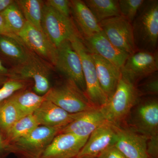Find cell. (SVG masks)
<instances>
[{
    "instance_id": "obj_32",
    "label": "cell",
    "mask_w": 158,
    "mask_h": 158,
    "mask_svg": "<svg viewBox=\"0 0 158 158\" xmlns=\"http://www.w3.org/2000/svg\"><path fill=\"white\" fill-rule=\"evenodd\" d=\"M147 152L148 157L158 158V135L148 138L147 142Z\"/></svg>"
},
{
    "instance_id": "obj_4",
    "label": "cell",
    "mask_w": 158,
    "mask_h": 158,
    "mask_svg": "<svg viewBox=\"0 0 158 158\" xmlns=\"http://www.w3.org/2000/svg\"><path fill=\"white\" fill-rule=\"evenodd\" d=\"M69 40L81 62L86 85L85 94L91 104L95 108L100 109L108 98L99 83L92 56L85 47L80 35H74Z\"/></svg>"
},
{
    "instance_id": "obj_26",
    "label": "cell",
    "mask_w": 158,
    "mask_h": 158,
    "mask_svg": "<svg viewBox=\"0 0 158 158\" xmlns=\"http://www.w3.org/2000/svg\"><path fill=\"white\" fill-rule=\"evenodd\" d=\"M11 97L0 104V131L4 136L23 117Z\"/></svg>"
},
{
    "instance_id": "obj_12",
    "label": "cell",
    "mask_w": 158,
    "mask_h": 158,
    "mask_svg": "<svg viewBox=\"0 0 158 158\" xmlns=\"http://www.w3.org/2000/svg\"><path fill=\"white\" fill-rule=\"evenodd\" d=\"M113 125L116 135L115 146L126 157L148 158L147 152L148 137L130 128Z\"/></svg>"
},
{
    "instance_id": "obj_6",
    "label": "cell",
    "mask_w": 158,
    "mask_h": 158,
    "mask_svg": "<svg viewBox=\"0 0 158 158\" xmlns=\"http://www.w3.org/2000/svg\"><path fill=\"white\" fill-rule=\"evenodd\" d=\"M130 114V129L148 138L158 135L157 99H140Z\"/></svg>"
},
{
    "instance_id": "obj_11",
    "label": "cell",
    "mask_w": 158,
    "mask_h": 158,
    "mask_svg": "<svg viewBox=\"0 0 158 158\" xmlns=\"http://www.w3.org/2000/svg\"><path fill=\"white\" fill-rule=\"evenodd\" d=\"M23 44L42 59L56 65L58 50L43 31L38 30L27 21L18 35Z\"/></svg>"
},
{
    "instance_id": "obj_29",
    "label": "cell",
    "mask_w": 158,
    "mask_h": 158,
    "mask_svg": "<svg viewBox=\"0 0 158 158\" xmlns=\"http://www.w3.org/2000/svg\"><path fill=\"white\" fill-rule=\"evenodd\" d=\"M143 83L136 86L140 96L155 95L158 94L157 72L145 78Z\"/></svg>"
},
{
    "instance_id": "obj_27",
    "label": "cell",
    "mask_w": 158,
    "mask_h": 158,
    "mask_svg": "<svg viewBox=\"0 0 158 158\" xmlns=\"http://www.w3.org/2000/svg\"><path fill=\"white\" fill-rule=\"evenodd\" d=\"M1 14L5 19L9 30L18 36L25 26L27 21L15 1Z\"/></svg>"
},
{
    "instance_id": "obj_35",
    "label": "cell",
    "mask_w": 158,
    "mask_h": 158,
    "mask_svg": "<svg viewBox=\"0 0 158 158\" xmlns=\"http://www.w3.org/2000/svg\"><path fill=\"white\" fill-rule=\"evenodd\" d=\"M10 151H11V148L3 134L0 131V158L6 157Z\"/></svg>"
},
{
    "instance_id": "obj_8",
    "label": "cell",
    "mask_w": 158,
    "mask_h": 158,
    "mask_svg": "<svg viewBox=\"0 0 158 158\" xmlns=\"http://www.w3.org/2000/svg\"><path fill=\"white\" fill-rule=\"evenodd\" d=\"M103 32L113 45L129 55L137 51L134 41L131 23L121 15L99 23Z\"/></svg>"
},
{
    "instance_id": "obj_1",
    "label": "cell",
    "mask_w": 158,
    "mask_h": 158,
    "mask_svg": "<svg viewBox=\"0 0 158 158\" xmlns=\"http://www.w3.org/2000/svg\"><path fill=\"white\" fill-rule=\"evenodd\" d=\"M131 24L137 51H158V0H145Z\"/></svg>"
},
{
    "instance_id": "obj_38",
    "label": "cell",
    "mask_w": 158,
    "mask_h": 158,
    "mask_svg": "<svg viewBox=\"0 0 158 158\" xmlns=\"http://www.w3.org/2000/svg\"></svg>"
},
{
    "instance_id": "obj_37",
    "label": "cell",
    "mask_w": 158,
    "mask_h": 158,
    "mask_svg": "<svg viewBox=\"0 0 158 158\" xmlns=\"http://www.w3.org/2000/svg\"><path fill=\"white\" fill-rule=\"evenodd\" d=\"M14 2L13 0H0V13L5 11Z\"/></svg>"
},
{
    "instance_id": "obj_17",
    "label": "cell",
    "mask_w": 158,
    "mask_h": 158,
    "mask_svg": "<svg viewBox=\"0 0 158 158\" xmlns=\"http://www.w3.org/2000/svg\"><path fill=\"white\" fill-rule=\"evenodd\" d=\"M81 113H68L45 99L33 115L39 125L62 129L73 121Z\"/></svg>"
},
{
    "instance_id": "obj_19",
    "label": "cell",
    "mask_w": 158,
    "mask_h": 158,
    "mask_svg": "<svg viewBox=\"0 0 158 158\" xmlns=\"http://www.w3.org/2000/svg\"><path fill=\"white\" fill-rule=\"evenodd\" d=\"M106 121L99 109L95 108L82 112L73 121L62 128L59 133H70L88 138L97 128Z\"/></svg>"
},
{
    "instance_id": "obj_28",
    "label": "cell",
    "mask_w": 158,
    "mask_h": 158,
    "mask_svg": "<svg viewBox=\"0 0 158 158\" xmlns=\"http://www.w3.org/2000/svg\"><path fill=\"white\" fill-rule=\"evenodd\" d=\"M145 0H118L120 15L133 22Z\"/></svg>"
},
{
    "instance_id": "obj_5",
    "label": "cell",
    "mask_w": 158,
    "mask_h": 158,
    "mask_svg": "<svg viewBox=\"0 0 158 158\" xmlns=\"http://www.w3.org/2000/svg\"><path fill=\"white\" fill-rule=\"evenodd\" d=\"M41 27L57 48L74 35H80L72 18L60 14L45 3L43 7Z\"/></svg>"
},
{
    "instance_id": "obj_16",
    "label": "cell",
    "mask_w": 158,
    "mask_h": 158,
    "mask_svg": "<svg viewBox=\"0 0 158 158\" xmlns=\"http://www.w3.org/2000/svg\"><path fill=\"white\" fill-rule=\"evenodd\" d=\"M14 71L22 78L33 79L35 93L40 95H45L50 89L48 67L32 52L28 60L17 65Z\"/></svg>"
},
{
    "instance_id": "obj_36",
    "label": "cell",
    "mask_w": 158,
    "mask_h": 158,
    "mask_svg": "<svg viewBox=\"0 0 158 158\" xmlns=\"http://www.w3.org/2000/svg\"><path fill=\"white\" fill-rule=\"evenodd\" d=\"M9 75H11V72L4 66L0 60V86H2L7 81L6 79Z\"/></svg>"
},
{
    "instance_id": "obj_22",
    "label": "cell",
    "mask_w": 158,
    "mask_h": 158,
    "mask_svg": "<svg viewBox=\"0 0 158 158\" xmlns=\"http://www.w3.org/2000/svg\"><path fill=\"white\" fill-rule=\"evenodd\" d=\"M84 2L98 23L120 15L118 0H85Z\"/></svg>"
},
{
    "instance_id": "obj_15",
    "label": "cell",
    "mask_w": 158,
    "mask_h": 158,
    "mask_svg": "<svg viewBox=\"0 0 158 158\" xmlns=\"http://www.w3.org/2000/svg\"><path fill=\"white\" fill-rule=\"evenodd\" d=\"M81 39L90 54L102 57L119 69L129 56L113 45L102 31L88 38Z\"/></svg>"
},
{
    "instance_id": "obj_31",
    "label": "cell",
    "mask_w": 158,
    "mask_h": 158,
    "mask_svg": "<svg viewBox=\"0 0 158 158\" xmlns=\"http://www.w3.org/2000/svg\"><path fill=\"white\" fill-rule=\"evenodd\" d=\"M45 4L68 18H71L70 1L68 0H48Z\"/></svg>"
},
{
    "instance_id": "obj_2",
    "label": "cell",
    "mask_w": 158,
    "mask_h": 158,
    "mask_svg": "<svg viewBox=\"0 0 158 158\" xmlns=\"http://www.w3.org/2000/svg\"><path fill=\"white\" fill-rule=\"evenodd\" d=\"M141 98L136 85L121 76L113 96L99 110L107 121L120 126Z\"/></svg>"
},
{
    "instance_id": "obj_30",
    "label": "cell",
    "mask_w": 158,
    "mask_h": 158,
    "mask_svg": "<svg viewBox=\"0 0 158 158\" xmlns=\"http://www.w3.org/2000/svg\"><path fill=\"white\" fill-rule=\"evenodd\" d=\"M24 87L23 82L15 80H9L0 88V104L12 96L14 93Z\"/></svg>"
},
{
    "instance_id": "obj_21",
    "label": "cell",
    "mask_w": 158,
    "mask_h": 158,
    "mask_svg": "<svg viewBox=\"0 0 158 158\" xmlns=\"http://www.w3.org/2000/svg\"><path fill=\"white\" fill-rule=\"evenodd\" d=\"M0 53L18 65L28 60L31 52L26 49L22 41L12 37L0 35Z\"/></svg>"
},
{
    "instance_id": "obj_9",
    "label": "cell",
    "mask_w": 158,
    "mask_h": 158,
    "mask_svg": "<svg viewBox=\"0 0 158 158\" xmlns=\"http://www.w3.org/2000/svg\"><path fill=\"white\" fill-rule=\"evenodd\" d=\"M62 128L39 125L15 141L16 150L24 158H39Z\"/></svg>"
},
{
    "instance_id": "obj_10",
    "label": "cell",
    "mask_w": 158,
    "mask_h": 158,
    "mask_svg": "<svg viewBox=\"0 0 158 158\" xmlns=\"http://www.w3.org/2000/svg\"><path fill=\"white\" fill-rule=\"evenodd\" d=\"M57 50L56 62L55 66L67 78L73 81L85 93L86 85L81 62L70 41H63L57 48Z\"/></svg>"
},
{
    "instance_id": "obj_33",
    "label": "cell",
    "mask_w": 158,
    "mask_h": 158,
    "mask_svg": "<svg viewBox=\"0 0 158 158\" xmlns=\"http://www.w3.org/2000/svg\"><path fill=\"white\" fill-rule=\"evenodd\" d=\"M97 158H127L115 146L113 145L104 151Z\"/></svg>"
},
{
    "instance_id": "obj_3",
    "label": "cell",
    "mask_w": 158,
    "mask_h": 158,
    "mask_svg": "<svg viewBox=\"0 0 158 158\" xmlns=\"http://www.w3.org/2000/svg\"><path fill=\"white\" fill-rule=\"evenodd\" d=\"M44 96L46 100L73 114L96 108L90 102L85 92L73 81L68 78L60 86L50 88Z\"/></svg>"
},
{
    "instance_id": "obj_25",
    "label": "cell",
    "mask_w": 158,
    "mask_h": 158,
    "mask_svg": "<svg viewBox=\"0 0 158 158\" xmlns=\"http://www.w3.org/2000/svg\"><path fill=\"white\" fill-rule=\"evenodd\" d=\"M38 126L39 123L33 114L22 117L15 123L5 135L7 143L9 141L15 142L23 138Z\"/></svg>"
},
{
    "instance_id": "obj_24",
    "label": "cell",
    "mask_w": 158,
    "mask_h": 158,
    "mask_svg": "<svg viewBox=\"0 0 158 158\" xmlns=\"http://www.w3.org/2000/svg\"><path fill=\"white\" fill-rule=\"evenodd\" d=\"M26 21L36 28L42 31L41 19L44 2L40 0L15 1Z\"/></svg>"
},
{
    "instance_id": "obj_34",
    "label": "cell",
    "mask_w": 158,
    "mask_h": 158,
    "mask_svg": "<svg viewBox=\"0 0 158 158\" xmlns=\"http://www.w3.org/2000/svg\"><path fill=\"white\" fill-rule=\"evenodd\" d=\"M0 35L8 36L22 41L19 37L13 34L9 30L5 19L1 13H0Z\"/></svg>"
},
{
    "instance_id": "obj_23",
    "label": "cell",
    "mask_w": 158,
    "mask_h": 158,
    "mask_svg": "<svg viewBox=\"0 0 158 158\" xmlns=\"http://www.w3.org/2000/svg\"><path fill=\"white\" fill-rule=\"evenodd\" d=\"M22 117L33 114L45 100L34 92L26 91L11 97Z\"/></svg>"
},
{
    "instance_id": "obj_18",
    "label": "cell",
    "mask_w": 158,
    "mask_h": 158,
    "mask_svg": "<svg viewBox=\"0 0 158 158\" xmlns=\"http://www.w3.org/2000/svg\"><path fill=\"white\" fill-rule=\"evenodd\" d=\"M70 9L73 21L81 39L88 38L102 31L99 23L84 1H70Z\"/></svg>"
},
{
    "instance_id": "obj_14",
    "label": "cell",
    "mask_w": 158,
    "mask_h": 158,
    "mask_svg": "<svg viewBox=\"0 0 158 158\" xmlns=\"http://www.w3.org/2000/svg\"><path fill=\"white\" fill-rule=\"evenodd\" d=\"M116 133L113 124L106 121L88 138L76 158H96L109 147L115 145Z\"/></svg>"
},
{
    "instance_id": "obj_13",
    "label": "cell",
    "mask_w": 158,
    "mask_h": 158,
    "mask_svg": "<svg viewBox=\"0 0 158 158\" xmlns=\"http://www.w3.org/2000/svg\"><path fill=\"white\" fill-rule=\"evenodd\" d=\"M88 139L70 133H59L39 158H76Z\"/></svg>"
},
{
    "instance_id": "obj_20",
    "label": "cell",
    "mask_w": 158,
    "mask_h": 158,
    "mask_svg": "<svg viewBox=\"0 0 158 158\" xmlns=\"http://www.w3.org/2000/svg\"><path fill=\"white\" fill-rule=\"evenodd\" d=\"M90 54L95 65L99 83L108 99L113 96L117 88L121 77L120 69L102 57Z\"/></svg>"
},
{
    "instance_id": "obj_7",
    "label": "cell",
    "mask_w": 158,
    "mask_h": 158,
    "mask_svg": "<svg viewBox=\"0 0 158 158\" xmlns=\"http://www.w3.org/2000/svg\"><path fill=\"white\" fill-rule=\"evenodd\" d=\"M158 70V52L137 51L129 55L120 69L121 76L137 86Z\"/></svg>"
}]
</instances>
